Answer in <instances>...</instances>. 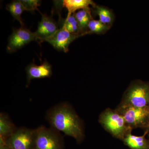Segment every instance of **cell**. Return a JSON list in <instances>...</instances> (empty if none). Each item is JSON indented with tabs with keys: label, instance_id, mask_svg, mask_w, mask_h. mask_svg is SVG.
<instances>
[{
	"label": "cell",
	"instance_id": "ac0fdd59",
	"mask_svg": "<svg viewBox=\"0 0 149 149\" xmlns=\"http://www.w3.org/2000/svg\"><path fill=\"white\" fill-rule=\"evenodd\" d=\"M111 26L103 24L99 20L92 19L89 22L87 34H102L111 28Z\"/></svg>",
	"mask_w": 149,
	"mask_h": 149
},
{
	"label": "cell",
	"instance_id": "2e32d148",
	"mask_svg": "<svg viewBox=\"0 0 149 149\" xmlns=\"http://www.w3.org/2000/svg\"><path fill=\"white\" fill-rule=\"evenodd\" d=\"M95 12L99 16V21L103 24L111 26L114 20V15L111 11L105 7L95 6Z\"/></svg>",
	"mask_w": 149,
	"mask_h": 149
},
{
	"label": "cell",
	"instance_id": "52a82bcc",
	"mask_svg": "<svg viewBox=\"0 0 149 149\" xmlns=\"http://www.w3.org/2000/svg\"><path fill=\"white\" fill-rule=\"evenodd\" d=\"M33 41L38 42L35 32H31L24 26L13 29L9 37L7 51L8 53L14 52Z\"/></svg>",
	"mask_w": 149,
	"mask_h": 149
},
{
	"label": "cell",
	"instance_id": "30bf717a",
	"mask_svg": "<svg viewBox=\"0 0 149 149\" xmlns=\"http://www.w3.org/2000/svg\"><path fill=\"white\" fill-rule=\"evenodd\" d=\"M27 86L31 80L50 77L52 74V66L47 61H45L40 65L31 63L26 68Z\"/></svg>",
	"mask_w": 149,
	"mask_h": 149
},
{
	"label": "cell",
	"instance_id": "277c9868",
	"mask_svg": "<svg viewBox=\"0 0 149 149\" xmlns=\"http://www.w3.org/2000/svg\"><path fill=\"white\" fill-rule=\"evenodd\" d=\"M37 129L34 149H64V143L59 131L41 125Z\"/></svg>",
	"mask_w": 149,
	"mask_h": 149
},
{
	"label": "cell",
	"instance_id": "ffe728a7",
	"mask_svg": "<svg viewBox=\"0 0 149 149\" xmlns=\"http://www.w3.org/2000/svg\"><path fill=\"white\" fill-rule=\"evenodd\" d=\"M0 149H10L5 143L4 141L0 139Z\"/></svg>",
	"mask_w": 149,
	"mask_h": 149
},
{
	"label": "cell",
	"instance_id": "9a60e30c",
	"mask_svg": "<svg viewBox=\"0 0 149 149\" xmlns=\"http://www.w3.org/2000/svg\"><path fill=\"white\" fill-rule=\"evenodd\" d=\"M59 23L61 27H63L73 35L82 36L80 33L78 22L75 18L74 14L67 15L65 19L60 18Z\"/></svg>",
	"mask_w": 149,
	"mask_h": 149
},
{
	"label": "cell",
	"instance_id": "7a4b0ae2",
	"mask_svg": "<svg viewBox=\"0 0 149 149\" xmlns=\"http://www.w3.org/2000/svg\"><path fill=\"white\" fill-rule=\"evenodd\" d=\"M149 106V82L137 80L125 91L118 107H143Z\"/></svg>",
	"mask_w": 149,
	"mask_h": 149
},
{
	"label": "cell",
	"instance_id": "5b68a950",
	"mask_svg": "<svg viewBox=\"0 0 149 149\" xmlns=\"http://www.w3.org/2000/svg\"><path fill=\"white\" fill-rule=\"evenodd\" d=\"M36 136L37 129L21 127L4 141L10 149H34Z\"/></svg>",
	"mask_w": 149,
	"mask_h": 149
},
{
	"label": "cell",
	"instance_id": "9c48e42d",
	"mask_svg": "<svg viewBox=\"0 0 149 149\" xmlns=\"http://www.w3.org/2000/svg\"><path fill=\"white\" fill-rule=\"evenodd\" d=\"M42 18L39 22L38 28L35 32L38 42H42L48 37H50L58 30V25L54 19L45 14L41 13Z\"/></svg>",
	"mask_w": 149,
	"mask_h": 149
},
{
	"label": "cell",
	"instance_id": "d6986e66",
	"mask_svg": "<svg viewBox=\"0 0 149 149\" xmlns=\"http://www.w3.org/2000/svg\"><path fill=\"white\" fill-rule=\"evenodd\" d=\"M24 10L34 11L38 10V7L40 5L41 1L38 0H21Z\"/></svg>",
	"mask_w": 149,
	"mask_h": 149
},
{
	"label": "cell",
	"instance_id": "e0dca14e",
	"mask_svg": "<svg viewBox=\"0 0 149 149\" xmlns=\"http://www.w3.org/2000/svg\"><path fill=\"white\" fill-rule=\"evenodd\" d=\"M6 9L11 14L14 18L19 22L21 27H24L21 15L24 10L21 1H13L7 5Z\"/></svg>",
	"mask_w": 149,
	"mask_h": 149
},
{
	"label": "cell",
	"instance_id": "3957f363",
	"mask_svg": "<svg viewBox=\"0 0 149 149\" xmlns=\"http://www.w3.org/2000/svg\"><path fill=\"white\" fill-rule=\"evenodd\" d=\"M99 121L107 131L122 141L128 132L132 131L124 117L116 110L107 109L100 115Z\"/></svg>",
	"mask_w": 149,
	"mask_h": 149
},
{
	"label": "cell",
	"instance_id": "7c38bea8",
	"mask_svg": "<svg viewBox=\"0 0 149 149\" xmlns=\"http://www.w3.org/2000/svg\"><path fill=\"white\" fill-rule=\"evenodd\" d=\"M15 125L12 121L8 115L5 113L0 114V139L3 141L10 137L16 130Z\"/></svg>",
	"mask_w": 149,
	"mask_h": 149
},
{
	"label": "cell",
	"instance_id": "5bb4252c",
	"mask_svg": "<svg viewBox=\"0 0 149 149\" xmlns=\"http://www.w3.org/2000/svg\"><path fill=\"white\" fill-rule=\"evenodd\" d=\"M74 15L78 22L81 35H87L88 24L91 19H93L91 10H82L78 11Z\"/></svg>",
	"mask_w": 149,
	"mask_h": 149
},
{
	"label": "cell",
	"instance_id": "4fadbf2b",
	"mask_svg": "<svg viewBox=\"0 0 149 149\" xmlns=\"http://www.w3.org/2000/svg\"><path fill=\"white\" fill-rule=\"evenodd\" d=\"M62 3L63 6L68 11L67 15L73 14L76 11L80 9L90 10L89 6L91 5L94 7L96 6L91 0H64Z\"/></svg>",
	"mask_w": 149,
	"mask_h": 149
},
{
	"label": "cell",
	"instance_id": "8fae6325",
	"mask_svg": "<svg viewBox=\"0 0 149 149\" xmlns=\"http://www.w3.org/2000/svg\"><path fill=\"white\" fill-rule=\"evenodd\" d=\"M147 134L145 132L143 136H134L130 131L125 135L122 141L130 149H149V140L146 138Z\"/></svg>",
	"mask_w": 149,
	"mask_h": 149
},
{
	"label": "cell",
	"instance_id": "6da1fadb",
	"mask_svg": "<svg viewBox=\"0 0 149 149\" xmlns=\"http://www.w3.org/2000/svg\"><path fill=\"white\" fill-rule=\"evenodd\" d=\"M51 127L80 143L84 138L82 121L74 109L67 102L61 103L50 109L46 115Z\"/></svg>",
	"mask_w": 149,
	"mask_h": 149
},
{
	"label": "cell",
	"instance_id": "44dd1931",
	"mask_svg": "<svg viewBox=\"0 0 149 149\" xmlns=\"http://www.w3.org/2000/svg\"><path fill=\"white\" fill-rule=\"evenodd\" d=\"M143 129L145 130V132H146L147 134H148L149 136V118L146 124Z\"/></svg>",
	"mask_w": 149,
	"mask_h": 149
},
{
	"label": "cell",
	"instance_id": "ba28073f",
	"mask_svg": "<svg viewBox=\"0 0 149 149\" xmlns=\"http://www.w3.org/2000/svg\"><path fill=\"white\" fill-rule=\"evenodd\" d=\"M79 37L71 34L65 28L60 27L54 35L44 41L49 43L57 50L66 53L69 51L68 47L70 43Z\"/></svg>",
	"mask_w": 149,
	"mask_h": 149
},
{
	"label": "cell",
	"instance_id": "8992f818",
	"mask_svg": "<svg viewBox=\"0 0 149 149\" xmlns=\"http://www.w3.org/2000/svg\"><path fill=\"white\" fill-rule=\"evenodd\" d=\"M124 117L128 126L143 128L149 118V106L143 107H118L115 109Z\"/></svg>",
	"mask_w": 149,
	"mask_h": 149
}]
</instances>
